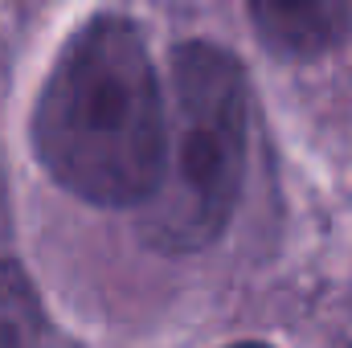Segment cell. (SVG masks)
<instances>
[{
	"instance_id": "7a4b0ae2",
	"label": "cell",
	"mask_w": 352,
	"mask_h": 348,
	"mask_svg": "<svg viewBox=\"0 0 352 348\" xmlns=\"http://www.w3.org/2000/svg\"><path fill=\"white\" fill-rule=\"evenodd\" d=\"M246 115L242 62L213 41H184L173 54L176 152L144 221L156 250H201L234 217L246 173Z\"/></svg>"
},
{
	"instance_id": "3957f363",
	"label": "cell",
	"mask_w": 352,
	"mask_h": 348,
	"mask_svg": "<svg viewBox=\"0 0 352 348\" xmlns=\"http://www.w3.org/2000/svg\"><path fill=\"white\" fill-rule=\"evenodd\" d=\"M250 21L270 50L287 58H316L352 33V4L340 0H254Z\"/></svg>"
},
{
	"instance_id": "277c9868",
	"label": "cell",
	"mask_w": 352,
	"mask_h": 348,
	"mask_svg": "<svg viewBox=\"0 0 352 348\" xmlns=\"http://www.w3.org/2000/svg\"><path fill=\"white\" fill-rule=\"evenodd\" d=\"M45 328L33 283L16 262H0V348H33Z\"/></svg>"
},
{
	"instance_id": "6da1fadb",
	"label": "cell",
	"mask_w": 352,
	"mask_h": 348,
	"mask_svg": "<svg viewBox=\"0 0 352 348\" xmlns=\"http://www.w3.org/2000/svg\"><path fill=\"white\" fill-rule=\"evenodd\" d=\"M33 152L90 205H152L168 176V111L144 29L98 12L50 66L33 107Z\"/></svg>"
},
{
	"instance_id": "5b68a950",
	"label": "cell",
	"mask_w": 352,
	"mask_h": 348,
	"mask_svg": "<svg viewBox=\"0 0 352 348\" xmlns=\"http://www.w3.org/2000/svg\"><path fill=\"white\" fill-rule=\"evenodd\" d=\"M230 348H266V345H230Z\"/></svg>"
}]
</instances>
